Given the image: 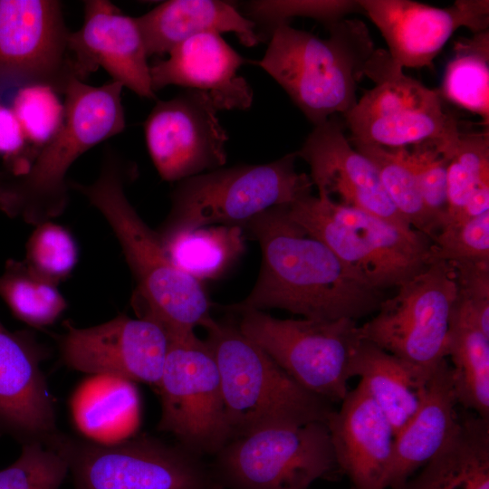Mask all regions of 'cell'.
<instances>
[{
    "label": "cell",
    "instance_id": "cell-1",
    "mask_svg": "<svg viewBox=\"0 0 489 489\" xmlns=\"http://www.w3.org/2000/svg\"><path fill=\"white\" fill-rule=\"evenodd\" d=\"M286 206L271 207L240 225L259 243L262 263L254 288L231 310L274 308L320 321H356L377 311L381 290L294 223Z\"/></svg>",
    "mask_w": 489,
    "mask_h": 489
},
{
    "label": "cell",
    "instance_id": "cell-2",
    "mask_svg": "<svg viewBox=\"0 0 489 489\" xmlns=\"http://www.w3.org/2000/svg\"><path fill=\"white\" fill-rule=\"evenodd\" d=\"M137 174L135 163L109 147L92 182L70 180L69 186L100 212L118 240L136 283L132 302L139 317L162 326L169 338L194 334L212 317L211 302L200 282L174 264L129 200L126 187Z\"/></svg>",
    "mask_w": 489,
    "mask_h": 489
},
{
    "label": "cell",
    "instance_id": "cell-3",
    "mask_svg": "<svg viewBox=\"0 0 489 489\" xmlns=\"http://www.w3.org/2000/svg\"><path fill=\"white\" fill-rule=\"evenodd\" d=\"M123 86H92L72 77L64 91V119L29 168L0 182V211L31 225L53 221L69 203L67 174L85 152L126 128Z\"/></svg>",
    "mask_w": 489,
    "mask_h": 489
},
{
    "label": "cell",
    "instance_id": "cell-4",
    "mask_svg": "<svg viewBox=\"0 0 489 489\" xmlns=\"http://www.w3.org/2000/svg\"><path fill=\"white\" fill-rule=\"evenodd\" d=\"M326 28L329 36L321 38L282 24L257 62L314 127L355 106L358 83L376 50L360 19L346 17Z\"/></svg>",
    "mask_w": 489,
    "mask_h": 489
},
{
    "label": "cell",
    "instance_id": "cell-5",
    "mask_svg": "<svg viewBox=\"0 0 489 489\" xmlns=\"http://www.w3.org/2000/svg\"><path fill=\"white\" fill-rule=\"evenodd\" d=\"M203 328L219 371L231 440L273 427L327 423L332 403L299 385L237 325L211 317Z\"/></svg>",
    "mask_w": 489,
    "mask_h": 489
},
{
    "label": "cell",
    "instance_id": "cell-6",
    "mask_svg": "<svg viewBox=\"0 0 489 489\" xmlns=\"http://www.w3.org/2000/svg\"><path fill=\"white\" fill-rule=\"evenodd\" d=\"M297 158L294 151L269 163L222 167L177 182L169 212L155 230L159 241L204 226L240 225L312 194V181L296 170Z\"/></svg>",
    "mask_w": 489,
    "mask_h": 489
},
{
    "label": "cell",
    "instance_id": "cell-7",
    "mask_svg": "<svg viewBox=\"0 0 489 489\" xmlns=\"http://www.w3.org/2000/svg\"><path fill=\"white\" fill-rule=\"evenodd\" d=\"M310 236L379 290L398 286L430 264L431 240L364 210L310 194L286 206Z\"/></svg>",
    "mask_w": 489,
    "mask_h": 489
},
{
    "label": "cell",
    "instance_id": "cell-8",
    "mask_svg": "<svg viewBox=\"0 0 489 489\" xmlns=\"http://www.w3.org/2000/svg\"><path fill=\"white\" fill-rule=\"evenodd\" d=\"M68 465L73 489H221L197 455L150 436L100 443L57 433L47 444Z\"/></svg>",
    "mask_w": 489,
    "mask_h": 489
},
{
    "label": "cell",
    "instance_id": "cell-9",
    "mask_svg": "<svg viewBox=\"0 0 489 489\" xmlns=\"http://www.w3.org/2000/svg\"><path fill=\"white\" fill-rule=\"evenodd\" d=\"M364 76L375 86L343 115L350 143L402 149L459 138L457 120L446 110L438 89L406 75L387 50L376 48Z\"/></svg>",
    "mask_w": 489,
    "mask_h": 489
},
{
    "label": "cell",
    "instance_id": "cell-10",
    "mask_svg": "<svg viewBox=\"0 0 489 489\" xmlns=\"http://www.w3.org/2000/svg\"><path fill=\"white\" fill-rule=\"evenodd\" d=\"M239 313L240 331L299 385L331 403L343 400L361 341L355 320L278 319L258 310Z\"/></svg>",
    "mask_w": 489,
    "mask_h": 489
},
{
    "label": "cell",
    "instance_id": "cell-11",
    "mask_svg": "<svg viewBox=\"0 0 489 489\" xmlns=\"http://www.w3.org/2000/svg\"><path fill=\"white\" fill-rule=\"evenodd\" d=\"M458 296L453 265L443 260L398 286L375 317L359 326L361 340L426 370L447 357L452 313Z\"/></svg>",
    "mask_w": 489,
    "mask_h": 489
},
{
    "label": "cell",
    "instance_id": "cell-12",
    "mask_svg": "<svg viewBox=\"0 0 489 489\" xmlns=\"http://www.w3.org/2000/svg\"><path fill=\"white\" fill-rule=\"evenodd\" d=\"M214 476L229 489H308L336 466L326 422L264 428L230 440Z\"/></svg>",
    "mask_w": 489,
    "mask_h": 489
},
{
    "label": "cell",
    "instance_id": "cell-13",
    "mask_svg": "<svg viewBox=\"0 0 489 489\" xmlns=\"http://www.w3.org/2000/svg\"><path fill=\"white\" fill-rule=\"evenodd\" d=\"M158 429L202 455H216L230 440L216 362L206 340L196 333L169 338L160 379Z\"/></svg>",
    "mask_w": 489,
    "mask_h": 489
},
{
    "label": "cell",
    "instance_id": "cell-14",
    "mask_svg": "<svg viewBox=\"0 0 489 489\" xmlns=\"http://www.w3.org/2000/svg\"><path fill=\"white\" fill-rule=\"evenodd\" d=\"M58 0H0V88L40 84L64 93L74 74Z\"/></svg>",
    "mask_w": 489,
    "mask_h": 489
},
{
    "label": "cell",
    "instance_id": "cell-15",
    "mask_svg": "<svg viewBox=\"0 0 489 489\" xmlns=\"http://www.w3.org/2000/svg\"><path fill=\"white\" fill-rule=\"evenodd\" d=\"M219 110L207 92L192 89L157 101L143 127L149 157L163 180L178 182L225 164L228 135Z\"/></svg>",
    "mask_w": 489,
    "mask_h": 489
},
{
    "label": "cell",
    "instance_id": "cell-16",
    "mask_svg": "<svg viewBox=\"0 0 489 489\" xmlns=\"http://www.w3.org/2000/svg\"><path fill=\"white\" fill-rule=\"evenodd\" d=\"M57 342L62 360L71 369L157 387L169 338L153 321L119 314L84 328L66 321Z\"/></svg>",
    "mask_w": 489,
    "mask_h": 489
},
{
    "label": "cell",
    "instance_id": "cell-17",
    "mask_svg": "<svg viewBox=\"0 0 489 489\" xmlns=\"http://www.w3.org/2000/svg\"><path fill=\"white\" fill-rule=\"evenodd\" d=\"M400 68L434 67V59L461 27L488 30V0H456L439 8L411 0H358Z\"/></svg>",
    "mask_w": 489,
    "mask_h": 489
},
{
    "label": "cell",
    "instance_id": "cell-18",
    "mask_svg": "<svg viewBox=\"0 0 489 489\" xmlns=\"http://www.w3.org/2000/svg\"><path fill=\"white\" fill-rule=\"evenodd\" d=\"M343 127L334 116L330 118L315 126L295 151L308 164L318 196L364 210L405 231L415 230L388 198L373 163L354 149Z\"/></svg>",
    "mask_w": 489,
    "mask_h": 489
},
{
    "label": "cell",
    "instance_id": "cell-19",
    "mask_svg": "<svg viewBox=\"0 0 489 489\" xmlns=\"http://www.w3.org/2000/svg\"><path fill=\"white\" fill-rule=\"evenodd\" d=\"M68 50L76 78L84 81L99 68L138 96L155 100L150 65L136 17L107 0L84 1L82 26L71 32Z\"/></svg>",
    "mask_w": 489,
    "mask_h": 489
},
{
    "label": "cell",
    "instance_id": "cell-20",
    "mask_svg": "<svg viewBox=\"0 0 489 489\" xmlns=\"http://www.w3.org/2000/svg\"><path fill=\"white\" fill-rule=\"evenodd\" d=\"M47 355L32 331H12L0 321V436L48 444L58 433L41 368Z\"/></svg>",
    "mask_w": 489,
    "mask_h": 489
},
{
    "label": "cell",
    "instance_id": "cell-21",
    "mask_svg": "<svg viewBox=\"0 0 489 489\" xmlns=\"http://www.w3.org/2000/svg\"><path fill=\"white\" fill-rule=\"evenodd\" d=\"M327 421L336 464L352 489H386L395 433L388 418L359 382Z\"/></svg>",
    "mask_w": 489,
    "mask_h": 489
},
{
    "label": "cell",
    "instance_id": "cell-22",
    "mask_svg": "<svg viewBox=\"0 0 489 489\" xmlns=\"http://www.w3.org/2000/svg\"><path fill=\"white\" fill-rule=\"evenodd\" d=\"M168 57L150 65L152 90L168 85L207 92L220 110H244L253 103V91L237 72L245 59L221 34L205 33L176 45Z\"/></svg>",
    "mask_w": 489,
    "mask_h": 489
},
{
    "label": "cell",
    "instance_id": "cell-23",
    "mask_svg": "<svg viewBox=\"0 0 489 489\" xmlns=\"http://www.w3.org/2000/svg\"><path fill=\"white\" fill-rule=\"evenodd\" d=\"M456 404L451 367L446 359L433 370L417 412L395 437L386 489H399L444 446L458 422Z\"/></svg>",
    "mask_w": 489,
    "mask_h": 489
},
{
    "label": "cell",
    "instance_id": "cell-24",
    "mask_svg": "<svg viewBox=\"0 0 489 489\" xmlns=\"http://www.w3.org/2000/svg\"><path fill=\"white\" fill-rule=\"evenodd\" d=\"M136 21L149 57L168 53L183 41L205 33H233L246 47L262 42L253 21L219 0H168Z\"/></svg>",
    "mask_w": 489,
    "mask_h": 489
},
{
    "label": "cell",
    "instance_id": "cell-25",
    "mask_svg": "<svg viewBox=\"0 0 489 489\" xmlns=\"http://www.w3.org/2000/svg\"><path fill=\"white\" fill-rule=\"evenodd\" d=\"M434 369L416 367L361 340L350 373L351 378H360V383L382 410L396 436L420 408Z\"/></svg>",
    "mask_w": 489,
    "mask_h": 489
},
{
    "label": "cell",
    "instance_id": "cell-26",
    "mask_svg": "<svg viewBox=\"0 0 489 489\" xmlns=\"http://www.w3.org/2000/svg\"><path fill=\"white\" fill-rule=\"evenodd\" d=\"M399 489H489V420L458 417L444 446Z\"/></svg>",
    "mask_w": 489,
    "mask_h": 489
},
{
    "label": "cell",
    "instance_id": "cell-27",
    "mask_svg": "<svg viewBox=\"0 0 489 489\" xmlns=\"http://www.w3.org/2000/svg\"><path fill=\"white\" fill-rule=\"evenodd\" d=\"M447 356L457 404L489 420V337L459 295L452 313Z\"/></svg>",
    "mask_w": 489,
    "mask_h": 489
},
{
    "label": "cell",
    "instance_id": "cell-28",
    "mask_svg": "<svg viewBox=\"0 0 489 489\" xmlns=\"http://www.w3.org/2000/svg\"><path fill=\"white\" fill-rule=\"evenodd\" d=\"M139 408L131 381L94 375L77 389L72 414L78 427L96 440H123L136 424Z\"/></svg>",
    "mask_w": 489,
    "mask_h": 489
},
{
    "label": "cell",
    "instance_id": "cell-29",
    "mask_svg": "<svg viewBox=\"0 0 489 489\" xmlns=\"http://www.w3.org/2000/svg\"><path fill=\"white\" fill-rule=\"evenodd\" d=\"M447 199L443 226L489 212L488 129L460 133L447 168Z\"/></svg>",
    "mask_w": 489,
    "mask_h": 489
},
{
    "label": "cell",
    "instance_id": "cell-30",
    "mask_svg": "<svg viewBox=\"0 0 489 489\" xmlns=\"http://www.w3.org/2000/svg\"><path fill=\"white\" fill-rule=\"evenodd\" d=\"M245 234L237 225H218L178 233L160 242L174 264L197 281L223 274L244 252Z\"/></svg>",
    "mask_w": 489,
    "mask_h": 489
},
{
    "label": "cell",
    "instance_id": "cell-31",
    "mask_svg": "<svg viewBox=\"0 0 489 489\" xmlns=\"http://www.w3.org/2000/svg\"><path fill=\"white\" fill-rule=\"evenodd\" d=\"M443 100L489 124V30L459 39L438 89Z\"/></svg>",
    "mask_w": 489,
    "mask_h": 489
},
{
    "label": "cell",
    "instance_id": "cell-32",
    "mask_svg": "<svg viewBox=\"0 0 489 489\" xmlns=\"http://www.w3.org/2000/svg\"><path fill=\"white\" fill-rule=\"evenodd\" d=\"M0 297L16 319L35 329L51 326L67 308L58 286L34 273L24 260L5 262Z\"/></svg>",
    "mask_w": 489,
    "mask_h": 489
},
{
    "label": "cell",
    "instance_id": "cell-33",
    "mask_svg": "<svg viewBox=\"0 0 489 489\" xmlns=\"http://www.w3.org/2000/svg\"><path fill=\"white\" fill-rule=\"evenodd\" d=\"M375 166L388 198L411 225L431 240L432 227L419 193L415 173L405 148L388 149L372 144L350 143Z\"/></svg>",
    "mask_w": 489,
    "mask_h": 489
},
{
    "label": "cell",
    "instance_id": "cell-34",
    "mask_svg": "<svg viewBox=\"0 0 489 489\" xmlns=\"http://www.w3.org/2000/svg\"><path fill=\"white\" fill-rule=\"evenodd\" d=\"M458 140H427L405 148L431 224V240L446 221L447 168Z\"/></svg>",
    "mask_w": 489,
    "mask_h": 489
},
{
    "label": "cell",
    "instance_id": "cell-35",
    "mask_svg": "<svg viewBox=\"0 0 489 489\" xmlns=\"http://www.w3.org/2000/svg\"><path fill=\"white\" fill-rule=\"evenodd\" d=\"M246 17L256 26L261 40H269L273 31L289 24L295 17H306L326 27L353 13H362L358 0H259L246 5Z\"/></svg>",
    "mask_w": 489,
    "mask_h": 489
},
{
    "label": "cell",
    "instance_id": "cell-36",
    "mask_svg": "<svg viewBox=\"0 0 489 489\" xmlns=\"http://www.w3.org/2000/svg\"><path fill=\"white\" fill-rule=\"evenodd\" d=\"M78 259L73 235L54 221L35 225L25 244L24 262L34 273L57 286L69 278Z\"/></svg>",
    "mask_w": 489,
    "mask_h": 489
},
{
    "label": "cell",
    "instance_id": "cell-37",
    "mask_svg": "<svg viewBox=\"0 0 489 489\" xmlns=\"http://www.w3.org/2000/svg\"><path fill=\"white\" fill-rule=\"evenodd\" d=\"M68 472L67 462L54 448L24 443L20 456L0 470V489H60Z\"/></svg>",
    "mask_w": 489,
    "mask_h": 489
},
{
    "label": "cell",
    "instance_id": "cell-38",
    "mask_svg": "<svg viewBox=\"0 0 489 489\" xmlns=\"http://www.w3.org/2000/svg\"><path fill=\"white\" fill-rule=\"evenodd\" d=\"M12 109L26 140L40 148L55 135L64 119V104L58 93L46 85L34 84L18 89Z\"/></svg>",
    "mask_w": 489,
    "mask_h": 489
},
{
    "label": "cell",
    "instance_id": "cell-39",
    "mask_svg": "<svg viewBox=\"0 0 489 489\" xmlns=\"http://www.w3.org/2000/svg\"><path fill=\"white\" fill-rule=\"evenodd\" d=\"M489 261V212L447 224L431 240L430 262Z\"/></svg>",
    "mask_w": 489,
    "mask_h": 489
},
{
    "label": "cell",
    "instance_id": "cell-40",
    "mask_svg": "<svg viewBox=\"0 0 489 489\" xmlns=\"http://www.w3.org/2000/svg\"><path fill=\"white\" fill-rule=\"evenodd\" d=\"M451 264L455 272L458 295L467 302L478 327L489 337V261Z\"/></svg>",
    "mask_w": 489,
    "mask_h": 489
},
{
    "label": "cell",
    "instance_id": "cell-41",
    "mask_svg": "<svg viewBox=\"0 0 489 489\" xmlns=\"http://www.w3.org/2000/svg\"><path fill=\"white\" fill-rule=\"evenodd\" d=\"M26 138L13 109L0 102V155L8 162L9 175L20 174L23 170L21 154Z\"/></svg>",
    "mask_w": 489,
    "mask_h": 489
},
{
    "label": "cell",
    "instance_id": "cell-42",
    "mask_svg": "<svg viewBox=\"0 0 489 489\" xmlns=\"http://www.w3.org/2000/svg\"><path fill=\"white\" fill-rule=\"evenodd\" d=\"M6 177V172L5 170H0V182L3 178Z\"/></svg>",
    "mask_w": 489,
    "mask_h": 489
},
{
    "label": "cell",
    "instance_id": "cell-43",
    "mask_svg": "<svg viewBox=\"0 0 489 489\" xmlns=\"http://www.w3.org/2000/svg\"><path fill=\"white\" fill-rule=\"evenodd\" d=\"M352 489V488H351Z\"/></svg>",
    "mask_w": 489,
    "mask_h": 489
}]
</instances>
